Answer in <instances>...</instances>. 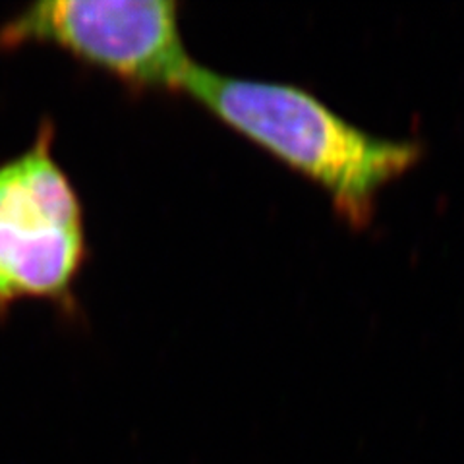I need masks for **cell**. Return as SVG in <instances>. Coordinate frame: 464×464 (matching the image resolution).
I'll return each mask as SVG.
<instances>
[{
  "label": "cell",
  "mask_w": 464,
  "mask_h": 464,
  "mask_svg": "<svg viewBox=\"0 0 464 464\" xmlns=\"http://www.w3.org/2000/svg\"><path fill=\"white\" fill-rule=\"evenodd\" d=\"M182 93L322 188L353 228L372 223L380 192L422 157L420 143L372 136L298 85L225 76L194 63Z\"/></svg>",
  "instance_id": "1"
},
{
  "label": "cell",
  "mask_w": 464,
  "mask_h": 464,
  "mask_svg": "<svg viewBox=\"0 0 464 464\" xmlns=\"http://www.w3.org/2000/svg\"><path fill=\"white\" fill-rule=\"evenodd\" d=\"M43 122L32 148L0 165V314L22 300L64 302L87 256L82 201Z\"/></svg>",
  "instance_id": "2"
},
{
  "label": "cell",
  "mask_w": 464,
  "mask_h": 464,
  "mask_svg": "<svg viewBox=\"0 0 464 464\" xmlns=\"http://www.w3.org/2000/svg\"><path fill=\"white\" fill-rule=\"evenodd\" d=\"M174 0H43L0 27V47L47 45L136 90L182 92L194 66Z\"/></svg>",
  "instance_id": "3"
}]
</instances>
